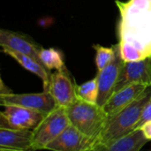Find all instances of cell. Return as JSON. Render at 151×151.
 I'll return each mask as SVG.
<instances>
[{"instance_id": "6da1fadb", "label": "cell", "mask_w": 151, "mask_h": 151, "mask_svg": "<svg viewBox=\"0 0 151 151\" xmlns=\"http://www.w3.org/2000/svg\"><path fill=\"white\" fill-rule=\"evenodd\" d=\"M120 13L119 46L125 62L151 57V0L116 1Z\"/></svg>"}, {"instance_id": "7a4b0ae2", "label": "cell", "mask_w": 151, "mask_h": 151, "mask_svg": "<svg viewBox=\"0 0 151 151\" xmlns=\"http://www.w3.org/2000/svg\"><path fill=\"white\" fill-rule=\"evenodd\" d=\"M151 97V85L129 105L108 118L107 124L98 140V144H107L137 128L142 111Z\"/></svg>"}, {"instance_id": "3957f363", "label": "cell", "mask_w": 151, "mask_h": 151, "mask_svg": "<svg viewBox=\"0 0 151 151\" xmlns=\"http://www.w3.org/2000/svg\"><path fill=\"white\" fill-rule=\"evenodd\" d=\"M65 109L70 124L86 136L96 141L97 145L109 118L103 107L78 98Z\"/></svg>"}, {"instance_id": "277c9868", "label": "cell", "mask_w": 151, "mask_h": 151, "mask_svg": "<svg viewBox=\"0 0 151 151\" xmlns=\"http://www.w3.org/2000/svg\"><path fill=\"white\" fill-rule=\"evenodd\" d=\"M70 125L65 107L57 106L33 130V151L45 150Z\"/></svg>"}, {"instance_id": "5b68a950", "label": "cell", "mask_w": 151, "mask_h": 151, "mask_svg": "<svg viewBox=\"0 0 151 151\" xmlns=\"http://www.w3.org/2000/svg\"><path fill=\"white\" fill-rule=\"evenodd\" d=\"M113 48L115 51L113 58L102 71L98 72L96 75L99 89L96 104L101 107H103L113 95L115 86L125 64L121 55L119 43L114 45Z\"/></svg>"}, {"instance_id": "8992f818", "label": "cell", "mask_w": 151, "mask_h": 151, "mask_svg": "<svg viewBox=\"0 0 151 151\" xmlns=\"http://www.w3.org/2000/svg\"><path fill=\"white\" fill-rule=\"evenodd\" d=\"M0 103L2 106L18 105L35 110L45 114L50 113L58 106L55 99L48 91L30 94L11 93L7 95H0Z\"/></svg>"}, {"instance_id": "52a82bcc", "label": "cell", "mask_w": 151, "mask_h": 151, "mask_svg": "<svg viewBox=\"0 0 151 151\" xmlns=\"http://www.w3.org/2000/svg\"><path fill=\"white\" fill-rule=\"evenodd\" d=\"M76 86L70 73L64 68L51 73L48 92L53 96L58 106L66 108L78 99Z\"/></svg>"}, {"instance_id": "ba28073f", "label": "cell", "mask_w": 151, "mask_h": 151, "mask_svg": "<svg viewBox=\"0 0 151 151\" xmlns=\"http://www.w3.org/2000/svg\"><path fill=\"white\" fill-rule=\"evenodd\" d=\"M96 141L86 136L71 124L45 150L50 151H92Z\"/></svg>"}, {"instance_id": "9c48e42d", "label": "cell", "mask_w": 151, "mask_h": 151, "mask_svg": "<svg viewBox=\"0 0 151 151\" xmlns=\"http://www.w3.org/2000/svg\"><path fill=\"white\" fill-rule=\"evenodd\" d=\"M135 83H141L147 86L151 85L150 58L139 61L125 62L113 94L125 87Z\"/></svg>"}, {"instance_id": "30bf717a", "label": "cell", "mask_w": 151, "mask_h": 151, "mask_svg": "<svg viewBox=\"0 0 151 151\" xmlns=\"http://www.w3.org/2000/svg\"><path fill=\"white\" fill-rule=\"evenodd\" d=\"M0 113L8 122L11 128L34 130L47 115L41 111L18 105H4Z\"/></svg>"}, {"instance_id": "8fae6325", "label": "cell", "mask_w": 151, "mask_h": 151, "mask_svg": "<svg viewBox=\"0 0 151 151\" xmlns=\"http://www.w3.org/2000/svg\"><path fill=\"white\" fill-rule=\"evenodd\" d=\"M0 45L2 48L11 49L17 52L29 56L42 65L40 58V53L43 48L33 41L28 35L6 29H1Z\"/></svg>"}, {"instance_id": "7c38bea8", "label": "cell", "mask_w": 151, "mask_h": 151, "mask_svg": "<svg viewBox=\"0 0 151 151\" xmlns=\"http://www.w3.org/2000/svg\"><path fill=\"white\" fill-rule=\"evenodd\" d=\"M148 87L149 86L141 83H135L125 87L119 91L114 93L103 106V109L107 113L108 117H111L137 99Z\"/></svg>"}, {"instance_id": "4fadbf2b", "label": "cell", "mask_w": 151, "mask_h": 151, "mask_svg": "<svg viewBox=\"0 0 151 151\" xmlns=\"http://www.w3.org/2000/svg\"><path fill=\"white\" fill-rule=\"evenodd\" d=\"M33 130L0 128V148L18 151H33Z\"/></svg>"}, {"instance_id": "5bb4252c", "label": "cell", "mask_w": 151, "mask_h": 151, "mask_svg": "<svg viewBox=\"0 0 151 151\" xmlns=\"http://www.w3.org/2000/svg\"><path fill=\"white\" fill-rule=\"evenodd\" d=\"M149 141L141 129L122 136L107 144H98L92 151H140Z\"/></svg>"}, {"instance_id": "9a60e30c", "label": "cell", "mask_w": 151, "mask_h": 151, "mask_svg": "<svg viewBox=\"0 0 151 151\" xmlns=\"http://www.w3.org/2000/svg\"><path fill=\"white\" fill-rule=\"evenodd\" d=\"M2 49H3L2 50L3 52H4L5 54L9 55L10 57L14 58L21 66H23L27 71L36 74L39 78H41L43 82L44 91H48L49 86H50V75H51L50 70H48L40 62H38L37 60H35V58H33L29 56L17 52L11 49H7V48H2Z\"/></svg>"}, {"instance_id": "2e32d148", "label": "cell", "mask_w": 151, "mask_h": 151, "mask_svg": "<svg viewBox=\"0 0 151 151\" xmlns=\"http://www.w3.org/2000/svg\"><path fill=\"white\" fill-rule=\"evenodd\" d=\"M40 58L42 65L48 70H62L65 68L64 58L62 54L53 48L50 49H42L40 53Z\"/></svg>"}, {"instance_id": "e0dca14e", "label": "cell", "mask_w": 151, "mask_h": 151, "mask_svg": "<svg viewBox=\"0 0 151 151\" xmlns=\"http://www.w3.org/2000/svg\"><path fill=\"white\" fill-rule=\"evenodd\" d=\"M98 82L97 78H94L81 85L76 86L77 97L89 104H96L98 98Z\"/></svg>"}, {"instance_id": "ac0fdd59", "label": "cell", "mask_w": 151, "mask_h": 151, "mask_svg": "<svg viewBox=\"0 0 151 151\" xmlns=\"http://www.w3.org/2000/svg\"><path fill=\"white\" fill-rule=\"evenodd\" d=\"M96 50V64L98 72L102 71L113 58L114 57V48H106L100 45H95L94 46Z\"/></svg>"}, {"instance_id": "d6986e66", "label": "cell", "mask_w": 151, "mask_h": 151, "mask_svg": "<svg viewBox=\"0 0 151 151\" xmlns=\"http://www.w3.org/2000/svg\"><path fill=\"white\" fill-rule=\"evenodd\" d=\"M149 120H151V97L142 111V116H141V119L137 125L136 129H139L145 122H147Z\"/></svg>"}, {"instance_id": "ffe728a7", "label": "cell", "mask_w": 151, "mask_h": 151, "mask_svg": "<svg viewBox=\"0 0 151 151\" xmlns=\"http://www.w3.org/2000/svg\"><path fill=\"white\" fill-rule=\"evenodd\" d=\"M139 129L142 130V134H144L145 138L150 142L151 141V120L145 122Z\"/></svg>"}, {"instance_id": "44dd1931", "label": "cell", "mask_w": 151, "mask_h": 151, "mask_svg": "<svg viewBox=\"0 0 151 151\" xmlns=\"http://www.w3.org/2000/svg\"><path fill=\"white\" fill-rule=\"evenodd\" d=\"M0 151H18V150H7V149H2V148H0Z\"/></svg>"}, {"instance_id": "7402d4cb", "label": "cell", "mask_w": 151, "mask_h": 151, "mask_svg": "<svg viewBox=\"0 0 151 151\" xmlns=\"http://www.w3.org/2000/svg\"><path fill=\"white\" fill-rule=\"evenodd\" d=\"M150 58H151V57H150Z\"/></svg>"}]
</instances>
